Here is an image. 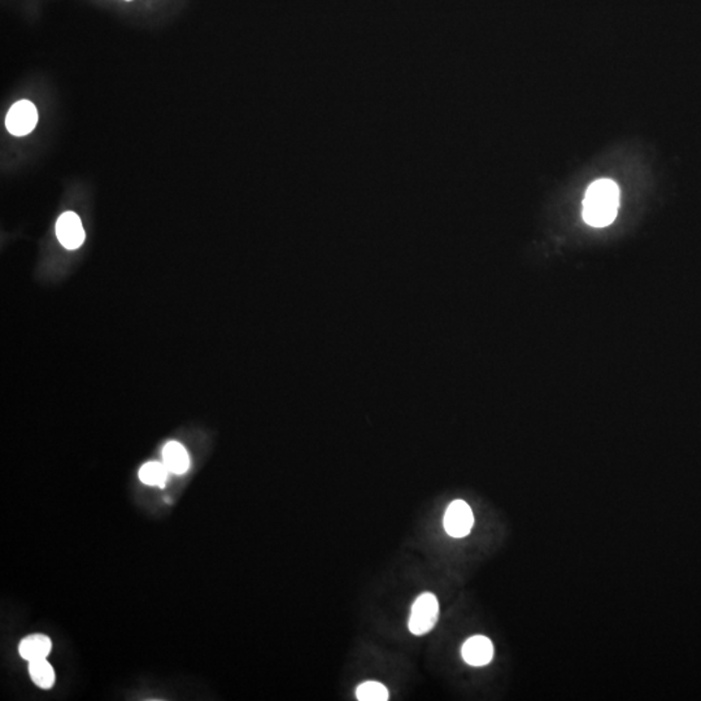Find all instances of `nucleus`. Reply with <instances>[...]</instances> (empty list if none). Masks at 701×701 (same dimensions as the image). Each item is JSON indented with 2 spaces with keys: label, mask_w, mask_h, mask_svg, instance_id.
<instances>
[{
  "label": "nucleus",
  "mask_w": 701,
  "mask_h": 701,
  "mask_svg": "<svg viewBox=\"0 0 701 701\" xmlns=\"http://www.w3.org/2000/svg\"><path fill=\"white\" fill-rule=\"evenodd\" d=\"M127 1H130V0H127Z\"/></svg>",
  "instance_id": "obj_12"
},
{
  "label": "nucleus",
  "mask_w": 701,
  "mask_h": 701,
  "mask_svg": "<svg viewBox=\"0 0 701 701\" xmlns=\"http://www.w3.org/2000/svg\"><path fill=\"white\" fill-rule=\"evenodd\" d=\"M443 524L448 535L464 538L474 525V516L464 500H455L448 506Z\"/></svg>",
  "instance_id": "obj_4"
},
{
  "label": "nucleus",
  "mask_w": 701,
  "mask_h": 701,
  "mask_svg": "<svg viewBox=\"0 0 701 701\" xmlns=\"http://www.w3.org/2000/svg\"><path fill=\"white\" fill-rule=\"evenodd\" d=\"M56 234L58 242L68 250H76L85 241V230L81 218L74 212H65L58 217Z\"/></svg>",
  "instance_id": "obj_5"
},
{
  "label": "nucleus",
  "mask_w": 701,
  "mask_h": 701,
  "mask_svg": "<svg viewBox=\"0 0 701 701\" xmlns=\"http://www.w3.org/2000/svg\"><path fill=\"white\" fill-rule=\"evenodd\" d=\"M163 462L173 474H184L190 467V458L185 448L177 442H170L164 447Z\"/></svg>",
  "instance_id": "obj_8"
},
{
  "label": "nucleus",
  "mask_w": 701,
  "mask_h": 701,
  "mask_svg": "<svg viewBox=\"0 0 701 701\" xmlns=\"http://www.w3.org/2000/svg\"><path fill=\"white\" fill-rule=\"evenodd\" d=\"M438 614L439 604L435 595L431 593L419 595L410 609L408 623L410 633L421 636L431 631L438 621Z\"/></svg>",
  "instance_id": "obj_2"
},
{
  "label": "nucleus",
  "mask_w": 701,
  "mask_h": 701,
  "mask_svg": "<svg viewBox=\"0 0 701 701\" xmlns=\"http://www.w3.org/2000/svg\"><path fill=\"white\" fill-rule=\"evenodd\" d=\"M52 643L47 635L33 634L22 639L19 645V656L26 661L46 659L51 652Z\"/></svg>",
  "instance_id": "obj_7"
},
{
  "label": "nucleus",
  "mask_w": 701,
  "mask_h": 701,
  "mask_svg": "<svg viewBox=\"0 0 701 701\" xmlns=\"http://www.w3.org/2000/svg\"><path fill=\"white\" fill-rule=\"evenodd\" d=\"M494 657V644L483 636L476 635L469 638L462 645V659L472 666H483Z\"/></svg>",
  "instance_id": "obj_6"
},
{
  "label": "nucleus",
  "mask_w": 701,
  "mask_h": 701,
  "mask_svg": "<svg viewBox=\"0 0 701 701\" xmlns=\"http://www.w3.org/2000/svg\"><path fill=\"white\" fill-rule=\"evenodd\" d=\"M387 688L378 682H365L356 690V698L360 701L389 700Z\"/></svg>",
  "instance_id": "obj_11"
},
{
  "label": "nucleus",
  "mask_w": 701,
  "mask_h": 701,
  "mask_svg": "<svg viewBox=\"0 0 701 701\" xmlns=\"http://www.w3.org/2000/svg\"><path fill=\"white\" fill-rule=\"evenodd\" d=\"M620 207V188L612 179H597L588 186L583 200V220L594 227L612 224Z\"/></svg>",
  "instance_id": "obj_1"
},
{
  "label": "nucleus",
  "mask_w": 701,
  "mask_h": 701,
  "mask_svg": "<svg viewBox=\"0 0 701 701\" xmlns=\"http://www.w3.org/2000/svg\"><path fill=\"white\" fill-rule=\"evenodd\" d=\"M31 681L43 690H49L55 684V672L46 659L29 662Z\"/></svg>",
  "instance_id": "obj_9"
},
{
  "label": "nucleus",
  "mask_w": 701,
  "mask_h": 701,
  "mask_svg": "<svg viewBox=\"0 0 701 701\" xmlns=\"http://www.w3.org/2000/svg\"><path fill=\"white\" fill-rule=\"evenodd\" d=\"M169 473L164 462H148L140 467L139 479L148 486L164 487Z\"/></svg>",
  "instance_id": "obj_10"
},
{
  "label": "nucleus",
  "mask_w": 701,
  "mask_h": 701,
  "mask_svg": "<svg viewBox=\"0 0 701 701\" xmlns=\"http://www.w3.org/2000/svg\"><path fill=\"white\" fill-rule=\"evenodd\" d=\"M37 122L38 111L29 100L15 103L6 117V127L12 136H28L37 127Z\"/></svg>",
  "instance_id": "obj_3"
}]
</instances>
